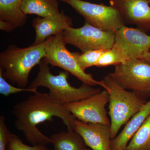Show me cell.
<instances>
[{
	"label": "cell",
	"instance_id": "1",
	"mask_svg": "<svg viewBox=\"0 0 150 150\" xmlns=\"http://www.w3.org/2000/svg\"><path fill=\"white\" fill-rule=\"evenodd\" d=\"M15 118V127L21 131L32 146H46L51 144V138L43 134L38 125L57 117L63 121L68 131H74L76 118L57 102L49 93L38 92L16 103L11 112Z\"/></svg>",
	"mask_w": 150,
	"mask_h": 150
},
{
	"label": "cell",
	"instance_id": "2",
	"mask_svg": "<svg viewBox=\"0 0 150 150\" xmlns=\"http://www.w3.org/2000/svg\"><path fill=\"white\" fill-rule=\"evenodd\" d=\"M49 40L48 38L43 43L25 48L14 45L8 46L0 54V71L4 77L18 87L25 88L33 68L46 56Z\"/></svg>",
	"mask_w": 150,
	"mask_h": 150
},
{
	"label": "cell",
	"instance_id": "3",
	"mask_svg": "<svg viewBox=\"0 0 150 150\" xmlns=\"http://www.w3.org/2000/svg\"><path fill=\"white\" fill-rule=\"evenodd\" d=\"M39 65V72L28 88H46L49 90L50 95L61 104L79 101L101 91L100 88L85 84L78 88L73 86L68 81L69 73L64 71L59 72L58 75H53L44 59Z\"/></svg>",
	"mask_w": 150,
	"mask_h": 150
},
{
	"label": "cell",
	"instance_id": "4",
	"mask_svg": "<svg viewBox=\"0 0 150 150\" xmlns=\"http://www.w3.org/2000/svg\"><path fill=\"white\" fill-rule=\"evenodd\" d=\"M101 81L102 87L109 94L108 114L112 140L117 136L121 127L139 111L148 101L142 99L134 92L123 88L108 75Z\"/></svg>",
	"mask_w": 150,
	"mask_h": 150
},
{
	"label": "cell",
	"instance_id": "5",
	"mask_svg": "<svg viewBox=\"0 0 150 150\" xmlns=\"http://www.w3.org/2000/svg\"><path fill=\"white\" fill-rule=\"evenodd\" d=\"M126 90H130L142 99L150 97V63L141 59H131L115 66L108 74Z\"/></svg>",
	"mask_w": 150,
	"mask_h": 150
},
{
	"label": "cell",
	"instance_id": "6",
	"mask_svg": "<svg viewBox=\"0 0 150 150\" xmlns=\"http://www.w3.org/2000/svg\"><path fill=\"white\" fill-rule=\"evenodd\" d=\"M69 5L85 22L104 31L115 32L125 25L121 11L115 6L94 4L83 0H60Z\"/></svg>",
	"mask_w": 150,
	"mask_h": 150
},
{
	"label": "cell",
	"instance_id": "7",
	"mask_svg": "<svg viewBox=\"0 0 150 150\" xmlns=\"http://www.w3.org/2000/svg\"><path fill=\"white\" fill-rule=\"evenodd\" d=\"M63 40L62 33L49 37L43 59L48 64L59 67L77 78L83 84L102 87L101 81L95 79L93 75L87 74L79 66L73 52L68 51Z\"/></svg>",
	"mask_w": 150,
	"mask_h": 150
},
{
	"label": "cell",
	"instance_id": "8",
	"mask_svg": "<svg viewBox=\"0 0 150 150\" xmlns=\"http://www.w3.org/2000/svg\"><path fill=\"white\" fill-rule=\"evenodd\" d=\"M66 44L79 48L84 53L92 50H109L112 48L115 38V32L104 31L85 22L79 28H69L62 33Z\"/></svg>",
	"mask_w": 150,
	"mask_h": 150
},
{
	"label": "cell",
	"instance_id": "9",
	"mask_svg": "<svg viewBox=\"0 0 150 150\" xmlns=\"http://www.w3.org/2000/svg\"><path fill=\"white\" fill-rule=\"evenodd\" d=\"M109 94L105 89L85 99L63 105L76 119L86 123H100L110 126L105 106Z\"/></svg>",
	"mask_w": 150,
	"mask_h": 150
},
{
	"label": "cell",
	"instance_id": "10",
	"mask_svg": "<svg viewBox=\"0 0 150 150\" xmlns=\"http://www.w3.org/2000/svg\"><path fill=\"white\" fill-rule=\"evenodd\" d=\"M124 61L142 59L150 50V35L139 28L123 25L115 32L112 46Z\"/></svg>",
	"mask_w": 150,
	"mask_h": 150
},
{
	"label": "cell",
	"instance_id": "11",
	"mask_svg": "<svg viewBox=\"0 0 150 150\" xmlns=\"http://www.w3.org/2000/svg\"><path fill=\"white\" fill-rule=\"evenodd\" d=\"M74 131L92 150H111L110 126L100 123H86L76 119Z\"/></svg>",
	"mask_w": 150,
	"mask_h": 150
},
{
	"label": "cell",
	"instance_id": "12",
	"mask_svg": "<svg viewBox=\"0 0 150 150\" xmlns=\"http://www.w3.org/2000/svg\"><path fill=\"white\" fill-rule=\"evenodd\" d=\"M72 25V19L63 11L46 17L35 18L32 22L35 32V41L32 45L43 43L48 38L62 33Z\"/></svg>",
	"mask_w": 150,
	"mask_h": 150
},
{
	"label": "cell",
	"instance_id": "13",
	"mask_svg": "<svg viewBox=\"0 0 150 150\" xmlns=\"http://www.w3.org/2000/svg\"><path fill=\"white\" fill-rule=\"evenodd\" d=\"M124 20L143 31L150 30V6L147 0H118Z\"/></svg>",
	"mask_w": 150,
	"mask_h": 150
},
{
	"label": "cell",
	"instance_id": "14",
	"mask_svg": "<svg viewBox=\"0 0 150 150\" xmlns=\"http://www.w3.org/2000/svg\"><path fill=\"white\" fill-rule=\"evenodd\" d=\"M23 0H0V29L10 33L26 23L27 16L21 9Z\"/></svg>",
	"mask_w": 150,
	"mask_h": 150
},
{
	"label": "cell",
	"instance_id": "15",
	"mask_svg": "<svg viewBox=\"0 0 150 150\" xmlns=\"http://www.w3.org/2000/svg\"><path fill=\"white\" fill-rule=\"evenodd\" d=\"M150 115V99L131 118L120 134L111 140V150H126L130 140Z\"/></svg>",
	"mask_w": 150,
	"mask_h": 150
},
{
	"label": "cell",
	"instance_id": "16",
	"mask_svg": "<svg viewBox=\"0 0 150 150\" xmlns=\"http://www.w3.org/2000/svg\"><path fill=\"white\" fill-rule=\"evenodd\" d=\"M50 138L54 150H86L88 148L83 138L75 131H61Z\"/></svg>",
	"mask_w": 150,
	"mask_h": 150
},
{
	"label": "cell",
	"instance_id": "17",
	"mask_svg": "<svg viewBox=\"0 0 150 150\" xmlns=\"http://www.w3.org/2000/svg\"><path fill=\"white\" fill-rule=\"evenodd\" d=\"M21 9L25 15L35 14L41 18L60 12L58 0H23Z\"/></svg>",
	"mask_w": 150,
	"mask_h": 150
},
{
	"label": "cell",
	"instance_id": "18",
	"mask_svg": "<svg viewBox=\"0 0 150 150\" xmlns=\"http://www.w3.org/2000/svg\"><path fill=\"white\" fill-rule=\"evenodd\" d=\"M126 150H150V115L130 140Z\"/></svg>",
	"mask_w": 150,
	"mask_h": 150
},
{
	"label": "cell",
	"instance_id": "19",
	"mask_svg": "<svg viewBox=\"0 0 150 150\" xmlns=\"http://www.w3.org/2000/svg\"><path fill=\"white\" fill-rule=\"evenodd\" d=\"M105 51L102 50H92L81 54L73 52V54L81 69L85 71L88 68L96 66Z\"/></svg>",
	"mask_w": 150,
	"mask_h": 150
},
{
	"label": "cell",
	"instance_id": "20",
	"mask_svg": "<svg viewBox=\"0 0 150 150\" xmlns=\"http://www.w3.org/2000/svg\"><path fill=\"white\" fill-rule=\"evenodd\" d=\"M125 61L116 50L112 48L104 51L97 62L95 67H102L110 65H118Z\"/></svg>",
	"mask_w": 150,
	"mask_h": 150
},
{
	"label": "cell",
	"instance_id": "21",
	"mask_svg": "<svg viewBox=\"0 0 150 150\" xmlns=\"http://www.w3.org/2000/svg\"><path fill=\"white\" fill-rule=\"evenodd\" d=\"M37 88H23L16 87L10 84L3 76L2 72L0 71V93L5 96H8L11 95L21 92H30L33 93L38 92Z\"/></svg>",
	"mask_w": 150,
	"mask_h": 150
},
{
	"label": "cell",
	"instance_id": "22",
	"mask_svg": "<svg viewBox=\"0 0 150 150\" xmlns=\"http://www.w3.org/2000/svg\"><path fill=\"white\" fill-rule=\"evenodd\" d=\"M7 150H48L42 145L29 146L25 144L15 134L11 133Z\"/></svg>",
	"mask_w": 150,
	"mask_h": 150
},
{
	"label": "cell",
	"instance_id": "23",
	"mask_svg": "<svg viewBox=\"0 0 150 150\" xmlns=\"http://www.w3.org/2000/svg\"><path fill=\"white\" fill-rule=\"evenodd\" d=\"M11 133L6 123V118L0 116V150H7Z\"/></svg>",
	"mask_w": 150,
	"mask_h": 150
},
{
	"label": "cell",
	"instance_id": "24",
	"mask_svg": "<svg viewBox=\"0 0 150 150\" xmlns=\"http://www.w3.org/2000/svg\"><path fill=\"white\" fill-rule=\"evenodd\" d=\"M141 59H144L150 63V50L146 54H145Z\"/></svg>",
	"mask_w": 150,
	"mask_h": 150
},
{
	"label": "cell",
	"instance_id": "25",
	"mask_svg": "<svg viewBox=\"0 0 150 150\" xmlns=\"http://www.w3.org/2000/svg\"><path fill=\"white\" fill-rule=\"evenodd\" d=\"M86 150H91V149H89V148H87V149Z\"/></svg>",
	"mask_w": 150,
	"mask_h": 150
},
{
	"label": "cell",
	"instance_id": "26",
	"mask_svg": "<svg viewBox=\"0 0 150 150\" xmlns=\"http://www.w3.org/2000/svg\"><path fill=\"white\" fill-rule=\"evenodd\" d=\"M149 3H150V0H147Z\"/></svg>",
	"mask_w": 150,
	"mask_h": 150
},
{
	"label": "cell",
	"instance_id": "27",
	"mask_svg": "<svg viewBox=\"0 0 150 150\" xmlns=\"http://www.w3.org/2000/svg\"><path fill=\"white\" fill-rule=\"evenodd\" d=\"M48 150H54V149H53V150L48 149Z\"/></svg>",
	"mask_w": 150,
	"mask_h": 150
}]
</instances>
